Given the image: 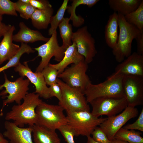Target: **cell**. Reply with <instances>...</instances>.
I'll list each match as a JSON object with an SVG mask.
<instances>
[{"mask_svg":"<svg viewBox=\"0 0 143 143\" xmlns=\"http://www.w3.org/2000/svg\"><path fill=\"white\" fill-rule=\"evenodd\" d=\"M38 94L28 93L22 104L13 105L6 115V120H12L17 126L23 127L25 125L32 126L37 124L36 108L42 102Z\"/></svg>","mask_w":143,"mask_h":143,"instance_id":"obj_1","label":"cell"},{"mask_svg":"<svg viewBox=\"0 0 143 143\" xmlns=\"http://www.w3.org/2000/svg\"><path fill=\"white\" fill-rule=\"evenodd\" d=\"M123 76L114 73L102 83L89 84L83 92L87 102L100 97H125L122 87Z\"/></svg>","mask_w":143,"mask_h":143,"instance_id":"obj_2","label":"cell"},{"mask_svg":"<svg viewBox=\"0 0 143 143\" xmlns=\"http://www.w3.org/2000/svg\"><path fill=\"white\" fill-rule=\"evenodd\" d=\"M118 14L119 32L112 53L116 61L120 63L131 54L132 41L135 39L141 30L127 22L124 16Z\"/></svg>","mask_w":143,"mask_h":143,"instance_id":"obj_3","label":"cell"},{"mask_svg":"<svg viewBox=\"0 0 143 143\" xmlns=\"http://www.w3.org/2000/svg\"><path fill=\"white\" fill-rule=\"evenodd\" d=\"M64 110L59 105L50 104L42 101L35 110L37 124L53 130L58 129L62 126L67 124Z\"/></svg>","mask_w":143,"mask_h":143,"instance_id":"obj_4","label":"cell"},{"mask_svg":"<svg viewBox=\"0 0 143 143\" xmlns=\"http://www.w3.org/2000/svg\"><path fill=\"white\" fill-rule=\"evenodd\" d=\"M66 113L67 124L74 130L76 136H90L95 129L106 118L95 117L86 111Z\"/></svg>","mask_w":143,"mask_h":143,"instance_id":"obj_5","label":"cell"},{"mask_svg":"<svg viewBox=\"0 0 143 143\" xmlns=\"http://www.w3.org/2000/svg\"><path fill=\"white\" fill-rule=\"evenodd\" d=\"M57 83L62 92V99L59 105L66 113L81 111H90V107L83 92L81 90L71 87L59 78Z\"/></svg>","mask_w":143,"mask_h":143,"instance_id":"obj_6","label":"cell"},{"mask_svg":"<svg viewBox=\"0 0 143 143\" xmlns=\"http://www.w3.org/2000/svg\"><path fill=\"white\" fill-rule=\"evenodd\" d=\"M4 83L0 84V90L3 88L5 90L0 93L3 98H6L3 101L0 114L2 115V111L5 107L7 104L15 102L17 104H21V100L28 93L30 81L28 79H24L20 77L14 81H11L8 79L6 75L4 74Z\"/></svg>","mask_w":143,"mask_h":143,"instance_id":"obj_7","label":"cell"},{"mask_svg":"<svg viewBox=\"0 0 143 143\" xmlns=\"http://www.w3.org/2000/svg\"><path fill=\"white\" fill-rule=\"evenodd\" d=\"M90 103L92 109L91 113L97 117L102 115L108 117L116 115L128 106L125 97H100L93 100Z\"/></svg>","mask_w":143,"mask_h":143,"instance_id":"obj_8","label":"cell"},{"mask_svg":"<svg viewBox=\"0 0 143 143\" xmlns=\"http://www.w3.org/2000/svg\"><path fill=\"white\" fill-rule=\"evenodd\" d=\"M83 60L73 64L58 74L57 77L69 86L79 89L83 92L91 82L86 74L88 65Z\"/></svg>","mask_w":143,"mask_h":143,"instance_id":"obj_9","label":"cell"},{"mask_svg":"<svg viewBox=\"0 0 143 143\" xmlns=\"http://www.w3.org/2000/svg\"><path fill=\"white\" fill-rule=\"evenodd\" d=\"M57 36V32L55 30L46 43L34 48L38 52L37 56L41 58L35 72H41L48 65L50 59L53 56L55 57V60L58 62L61 61L63 58L66 50L62 46L59 45Z\"/></svg>","mask_w":143,"mask_h":143,"instance_id":"obj_10","label":"cell"},{"mask_svg":"<svg viewBox=\"0 0 143 143\" xmlns=\"http://www.w3.org/2000/svg\"><path fill=\"white\" fill-rule=\"evenodd\" d=\"M122 87L128 106L135 107L143 104V77L124 75Z\"/></svg>","mask_w":143,"mask_h":143,"instance_id":"obj_11","label":"cell"},{"mask_svg":"<svg viewBox=\"0 0 143 143\" xmlns=\"http://www.w3.org/2000/svg\"><path fill=\"white\" fill-rule=\"evenodd\" d=\"M72 42L76 44L78 53L84 57L87 64L91 63L97 53L95 41L88 30L87 26L79 28L73 32Z\"/></svg>","mask_w":143,"mask_h":143,"instance_id":"obj_12","label":"cell"},{"mask_svg":"<svg viewBox=\"0 0 143 143\" xmlns=\"http://www.w3.org/2000/svg\"><path fill=\"white\" fill-rule=\"evenodd\" d=\"M138 114V110L135 107L127 106L119 114L106 118L99 126L110 141L127 121L136 117Z\"/></svg>","mask_w":143,"mask_h":143,"instance_id":"obj_13","label":"cell"},{"mask_svg":"<svg viewBox=\"0 0 143 143\" xmlns=\"http://www.w3.org/2000/svg\"><path fill=\"white\" fill-rule=\"evenodd\" d=\"M14 70L18 72L21 77L27 78L35 86L34 92L38 94L39 97L46 99L50 98L49 88L41 72H33L29 67L27 61L24 62L23 64L20 62L15 67Z\"/></svg>","mask_w":143,"mask_h":143,"instance_id":"obj_14","label":"cell"},{"mask_svg":"<svg viewBox=\"0 0 143 143\" xmlns=\"http://www.w3.org/2000/svg\"><path fill=\"white\" fill-rule=\"evenodd\" d=\"M115 74L123 75L143 77V55L135 52L119 63L115 67Z\"/></svg>","mask_w":143,"mask_h":143,"instance_id":"obj_15","label":"cell"},{"mask_svg":"<svg viewBox=\"0 0 143 143\" xmlns=\"http://www.w3.org/2000/svg\"><path fill=\"white\" fill-rule=\"evenodd\" d=\"M4 127L5 130L3 135L10 143H34L32 126L20 127L13 122L6 120Z\"/></svg>","mask_w":143,"mask_h":143,"instance_id":"obj_16","label":"cell"},{"mask_svg":"<svg viewBox=\"0 0 143 143\" xmlns=\"http://www.w3.org/2000/svg\"><path fill=\"white\" fill-rule=\"evenodd\" d=\"M15 29V26L11 25L0 42V64L11 59L20 49L19 45L13 42V33Z\"/></svg>","mask_w":143,"mask_h":143,"instance_id":"obj_17","label":"cell"},{"mask_svg":"<svg viewBox=\"0 0 143 143\" xmlns=\"http://www.w3.org/2000/svg\"><path fill=\"white\" fill-rule=\"evenodd\" d=\"M19 26V31L13 36V41L15 42L27 44L38 41L46 42L49 39L44 36L39 31L31 29L23 22H20Z\"/></svg>","mask_w":143,"mask_h":143,"instance_id":"obj_18","label":"cell"},{"mask_svg":"<svg viewBox=\"0 0 143 143\" xmlns=\"http://www.w3.org/2000/svg\"><path fill=\"white\" fill-rule=\"evenodd\" d=\"M64 52L61 60L55 64L49 63L48 65L56 69L59 74L62 72L69 64H75L84 60V57L78 52L75 44L73 42Z\"/></svg>","mask_w":143,"mask_h":143,"instance_id":"obj_19","label":"cell"},{"mask_svg":"<svg viewBox=\"0 0 143 143\" xmlns=\"http://www.w3.org/2000/svg\"><path fill=\"white\" fill-rule=\"evenodd\" d=\"M34 143H61L55 130L36 124L32 126Z\"/></svg>","mask_w":143,"mask_h":143,"instance_id":"obj_20","label":"cell"},{"mask_svg":"<svg viewBox=\"0 0 143 143\" xmlns=\"http://www.w3.org/2000/svg\"><path fill=\"white\" fill-rule=\"evenodd\" d=\"M118 16L115 12L109 16L105 26V38L107 45L113 49L115 46L118 38Z\"/></svg>","mask_w":143,"mask_h":143,"instance_id":"obj_21","label":"cell"},{"mask_svg":"<svg viewBox=\"0 0 143 143\" xmlns=\"http://www.w3.org/2000/svg\"><path fill=\"white\" fill-rule=\"evenodd\" d=\"M142 0H109L108 5L114 12L124 16L136 10Z\"/></svg>","mask_w":143,"mask_h":143,"instance_id":"obj_22","label":"cell"},{"mask_svg":"<svg viewBox=\"0 0 143 143\" xmlns=\"http://www.w3.org/2000/svg\"><path fill=\"white\" fill-rule=\"evenodd\" d=\"M53 12L52 7L43 10L36 9L30 18L33 25L38 29H46Z\"/></svg>","mask_w":143,"mask_h":143,"instance_id":"obj_23","label":"cell"},{"mask_svg":"<svg viewBox=\"0 0 143 143\" xmlns=\"http://www.w3.org/2000/svg\"><path fill=\"white\" fill-rule=\"evenodd\" d=\"M70 6H68L67 8L68 12L71 14L69 18L72 21L74 27H78L83 25L84 23V19L80 16L76 14V7L80 5L87 6L91 7L99 1V0H73Z\"/></svg>","mask_w":143,"mask_h":143,"instance_id":"obj_24","label":"cell"},{"mask_svg":"<svg viewBox=\"0 0 143 143\" xmlns=\"http://www.w3.org/2000/svg\"><path fill=\"white\" fill-rule=\"evenodd\" d=\"M70 20L69 18L64 17L58 26L62 40V46L65 50L72 43V39L73 32L72 25L69 23Z\"/></svg>","mask_w":143,"mask_h":143,"instance_id":"obj_25","label":"cell"},{"mask_svg":"<svg viewBox=\"0 0 143 143\" xmlns=\"http://www.w3.org/2000/svg\"><path fill=\"white\" fill-rule=\"evenodd\" d=\"M141 133L134 130L121 128L115 134L114 138L127 142L128 143H143Z\"/></svg>","mask_w":143,"mask_h":143,"instance_id":"obj_26","label":"cell"},{"mask_svg":"<svg viewBox=\"0 0 143 143\" xmlns=\"http://www.w3.org/2000/svg\"><path fill=\"white\" fill-rule=\"evenodd\" d=\"M35 51L31 47L27 44L21 43L19 50L17 53L7 63L3 66L0 68V73L12 67H15L20 62V60L22 56L25 53L29 54L34 53Z\"/></svg>","mask_w":143,"mask_h":143,"instance_id":"obj_27","label":"cell"},{"mask_svg":"<svg viewBox=\"0 0 143 143\" xmlns=\"http://www.w3.org/2000/svg\"><path fill=\"white\" fill-rule=\"evenodd\" d=\"M124 16L128 23L143 30V0L136 10Z\"/></svg>","mask_w":143,"mask_h":143,"instance_id":"obj_28","label":"cell"},{"mask_svg":"<svg viewBox=\"0 0 143 143\" xmlns=\"http://www.w3.org/2000/svg\"><path fill=\"white\" fill-rule=\"evenodd\" d=\"M68 0H64L56 14L51 17L50 23L51 27L48 31L49 35H51L54 31L56 30L57 27L64 18V14L67 8Z\"/></svg>","mask_w":143,"mask_h":143,"instance_id":"obj_29","label":"cell"},{"mask_svg":"<svg viewBox=\"0 0 143 143\" xmlns=\"http://www.w3.org/2000/svg\"><path fill=\"white\" fill-rule=\"evenodd\" d=\"M15 3L16 11L19 12L21 17L26 20L30 18L36 9L30 4L22 3L20 0Z\"/></svg>","mask_w":143,"mask_h":143,"instance_id":"obj_30","label":"cell"},{"mask_svg":"<svg viewBox=\"0 0 143 143\" xmlns=\"http://www.w3.org/2000/svg\"><path fill=\"white\" fill-rule=\"evenodd\" d=\"M41 72L47 85L50 86L57 82L59 73L58 70L55 68L48 65Z\"/></svg>","mask_w":143,"mask_h":143,"instance_id":"obj_31","label":"cell"},{"mask_svg":"<svg viewBox=\"0 0 143 143\" xmlns=\"http://www.w3.org/2000/svg\"><path fill=\"white\" fill-rule=\"evenodd\" d=\"M4 14L17 16L15 2L10 0H0V15Z\"/></svg>","mask_w":143,"mask_h":143,"instance_id":"obj_32","label":"cell"},{"mask_svg":"<svg viewBox=\"0 0 143 143\" xmlns=\"http://www.w3.org/2000/svg\"><path fill=\"white\" fill-rule=\"evenodd\" d=\"M58 130L67 143H75L74 140V137L75 136L74 131L68 124L62 126Z\"/></svg>","mask_w":143,"mask_h":143,"instance_id":"obj_33","label":"cell"},{"mask_svg":"<svg viewBox=\"0 0 143 143\" xmlns=\"http://www.w3.org/2000/svg\"><path fill=\"white\" fill-rule=\"evenodd\" d=\"M92 138L95 141L100 143H109L110 141L102 129L97 127L92 132Z\"/></svg>","mask_w":143,"mask_h":143,"instance_id":"obj_34","label":"cell"},{"mask_svg":"<svg viewBox=\"0 0 143 143\" xmlns=\"http://www.w3.org/2000/svg\"><path fill=\"white\" fill-rule=\"evenodd\" d=\"M123 128L131 130H137L143 131V108L138 118L134 123L124 126Z\"/></svg>","mask_w":143,"mask_h":143,"instance_id":"obj_35","label":"cell"},{"mask_svg":"<svg viewBox=\"0 0 143 143\" xmlns=\"http://www.w3.org/2000/svg\"><path fill=\"white\" fill-rule=\"evenodd\" d=\"M49 93L50 98L55 97L57 98L59 101H61L62 97V92L59 85L57 82L50 86Z\"/></svg>","mask_w":143,"mask_h":143,"instance_id":"obj_36","label":"cell"},{"mask_svg":"<svg viewBox=\"0 0 143 143\" xmlns=\"http://www.w3.org/2000/svg\"><path fill=\"white\" fill-rule=\"evenodd\" d=\"M29 3L36 9L39 10L52 7L48 1L46 0H30Z\"/></svg>","mask_w":143,"mask_h":143,"instance_id":"obj_37","label":"cell"},{"mask_svg":"<svg viewBox=\"0 0 143 143\" xmlns=\"http://www.w3.org/2000/svg\"><path fill=\"white\" fill-rule=\"evenodd\" d=\"M135 40L137 44V52L143 55V30L140 31Z\"/></svg>","mask_w":143,"mask_h":143,"instance_id":"obj_38","label":"cell"},{"mask_svg":"<svg viewBox=\"0 0 143 143\" xmlns=\"http://www.w3.org/2000/svg\"><path fill=\"white\" fill-rule=\"evenodd\" d=\"M11 26L10 24L6 25L1 21H0V39L2 36H3Z\"/></svg>","mask_w":143,"mask_h":143,"instance_id":"obj_39","label":"cell"},{"mask_svg":"<svg viewBox=\"0 0 143 143\" xmlns=\"http://www.w3.org/2000/svg\"><path fill=\"white\" fill-rule=\"evenodd\" d=\"M2 115L0 114V116ZM9 141L5 138L3 134L0 131V143H8Z\"/></svg>","mask_w":143,"mask_h":143,"instance_id":"obj_40","label":"cell"},{"mask_svg":"<svg viewBox=\"0 0 143 143\" xmlns=\"http://www.w3.org/2000/svg\"><path fill=\"white\" fill-rule=\"evenodd\" d=\"M109 143H128L126 141L113 138L110 140Z\"/></svg>","mask_w":143,"mask_h":143,"instance_id":"obj_41","label":"cell"},{"mask_svg":"<svg viewBox=\"0 0 143 143\" xmlns=\"http://www.w3.org/2000/svg\"><path fill=\"white\" fill-rule=\"evenodd\" d=\"M87 137V143H100L95 141L90 136H88Z\"/></svg>","mask_w":143,"mask_h":143,"instance_id":"obj_42","label":"cell"},{"mask_svg":"<svg viewBox=\"0 0 143 143\" xmlns=\"http://www.w3.org/2000/svg\"><path fill=\"white\" fill-rule=\"evenodd\" d=\"M3 19L2 16L0 15V21H1Z\"/></svg>","mask_w":143,"mask_h":143,"instance_id":"obj_43","label":"cell"}]
</instances>
